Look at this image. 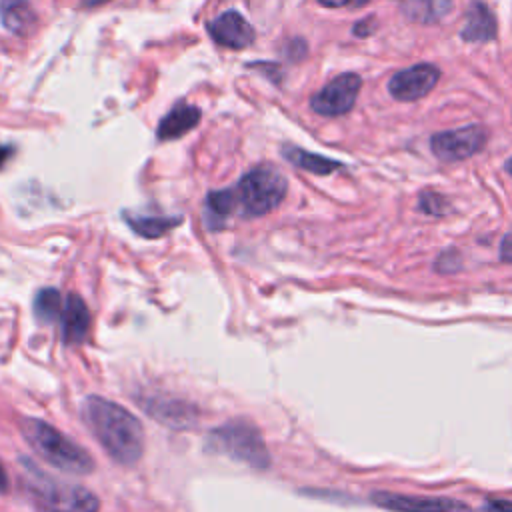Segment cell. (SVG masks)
<instances>
[{
	"mask_svg": "<svg viewBox=\"0 0 512 512\" xmlns=\"http://www.w3.org/2000/svg\"><path fill=\"white\" fill-rule=\"evenodd\" d=\"M2 26L14 36H32L38 28V16L28 0H0Z\"/></svg>",
	"mask_w": 512,
	"mask_h": 512,
	"instance_id": "12",
	"label": "cell"
},
{
	"mask_svg": "<svg viewBox=\"0 0 512 512\" xmlns=\"http://www.w3.org/2000/svg\"><path fill=\"white\" fill-rule=\"evenodd\" d=\"M10 154H12V148H10V146H2V144H0V168L6 164V160L10 158Z\"/></svg>",
	"mask_w": 512,
	"mask_h": 512,
	"instance_id": "26",
	"label": "cell"
},
{
	"mask_svg": "<svg viewBox=\"0 0 512 512\" xmlns=\"http://www.w3.org/2000/svg\"><path fill=\"white\" fill-rule=\"evenodd\" d=\"M284 158L288 162H292L294 166L306 170V172H312V174H318V176H326L334 170H338L342 164L336 162V160H330L326 156H320V154H314V152H308V150H302V148H296V146H286L282 150Z\"/></svg>",
	"mask_w": 512,
	"mask_h": 512,
	"instance_id": "15",
	"label": "cell"
},
{
	"mask_svg": "<svg viewBox=\"0 0 512 512\" xmlns=\"http://www.w3.org/2000/svg\"><path fill=\"white\" fill-rule=\"evenodd\" d=\"M234 192L240 214L256 218L280 206L288 192V182L278 168L270 164H260L240 178Z\"/></svg>",
	"mask_w": 512,
	"mask_h": 512,
	"instance_id": "5",
	"label": "cell"
},
{
	"mask_svg": "<svg viewBox=\"0 0 512 512\" xmlns=\"http://www.w3.org/2000/svg\"><path fill=\"white\" fill-rule=\"evenodd\" d=\"M374 504L392 512H472L468 504L452 498L438 496H410V494H392L376 492L372 496Z\"/></svg>",
	"mask_w": 512,
	"mask_h": 512,
	"instance_id": "9",
	"label": "cell"
},
{
	"mask_svg": "<svg viewBox=\"0 0 512 512\" xmlns=\"http://www.w3.org/2000/svg\"><path fill=\"white\" fill-rule=\"evenodd\" d=\"M504 168H506V172H508V174H512V156L506 160V166H504Z\"/></svg>",
	"mask_w": 512,
	"mask_h": 512,
	"instance_id": "29",
	"label": "cell"
},
{
	"mask_svg": "<svg viewBox=\"0 0 512 512\" xmlns=\"http://www.w3.org/2000/svg\"><path fill=\"white\" fill-rule=\"evenodd\" d=\"M454 6V0H412L406 6V12L412 20L430 24L442 20Z\"/></svg>",
	"mask_w": 512,
	"mask_h": 512,
	"instance_id": "18",
	"label": "cell"
},
{
	"mask_svg": "<svg viewBox=\"0 0 512 512\" xmlns=\"http://www.w3.org/2000/svg\"><path fill=\"white\" fill-rule=\"evenodd\" d=\"M500 258L504 262H512V232L506 234L502 244H500Z\"/></svg>",
	"mask_w": 512,
	"mask_h": 512,
	"instance_id": "24",
	"label": "cell"
},
{
	"mask_svg": "<svg viewBox=\"0 0 512 512\" xmlns=\"http://www.w3.org/2000/svg\"><path fill=\"white\" fill-rule=\"evenodd\" d=\"M6 490H8V476H6V470L0 464V494H4Z\"/></svg>",
	"mask_w": 512,
	"mask_h": 512,
	"instance_id": "27",
	"label": "cell"
},
{
	"mask_svg": "<svg viewBox=\"0 0 512 512\" xmlns=\"http://www.w3.org/2000/svg\"><path fill=\"white\" fill-rule=\"evenodd\" d=\"M440 70L432 64H414L396 72L388 82V92L400 102H412L424 98L438 82Z\"/></svg>",
	"mask_w": 512,
	"mask_h": 512,
	"instance_id": "8",
	"label": "cell"
},
{
	"mask_svg": "<svg viewBox=\"0 0 512 512\" xmlns=\"http://www.w3.org/2000/svg\"><path fill=\"white\" fill-rule=\"evenodd\" d=\"M26 488L42 512H98L96 494L78 484L54 480L26 462Z\"/></svg>",
	"mask_w": 512,
	"mask_h": 512,
	"instance_id": "4",
	"label": "cell"
},
{
	"mask_svg": "<svg viewBox=\"0 0 512 512\" xmlns=\"http://www.w3.org/2000/svg\"><path fill=\"white\" fill-rule=\"evenodd\" d=\"M486 144V130L478 124L464 128L438 132L430 138V150L436 158L444 162H456L474 156Z\"/></svg>",
	"mask_w": 512,
	"mask_h": 512,
	"instance_id": "6",
	"label": "cell"
},
{
	"mask_svg": "<svg viewBox=\"0 0 512 512\" xmlns=\"http://www.w3.org/2000/svg\"><path fill=\"white\" fill-rule=\"evenodd\" d=\"M206 448L216 454H226L254 470L270 466V454L262 434L254 422L246 418H234L224 422L220 428H214L206 438Z\"/></svg>",
	"mask_w": 512,
	"mask_h": 512,
	"instance_id": "3",
	"label": "cell"
},
{
	"mask_svg": "<svg viewBox=\"0 0 512 512\" xmlns=\"http://www.w3.org/2000/svg\"><path fill=\"white\" fill-rule=\"evenodd\" d=\"M322 6L326 8H344V6H352V8H360L364 4H368V0H318Z\"/></svg>",
	"mask_w": 512,
	"mask_h": 512,
	"instance_id": "23",
	"label": "cell"
},
{
	"mask_svg": "<svg viewBox=\"0 0 512 512\" xmlns=\"http://www.w3.org/2000/svg\"><path fill=\"white\" fill-rule=\"evenodd\" d=\"M62 338L66 344H82L90 330V312L78 294H70L64 300L60 314Z\"/></svg>",
	"mask_w": 512,
	"mask_h": 512,
	"instance_id": "11",
	"label": "cell"
},
{
	"mask_svg": "<svg viewBox=\"0 0 512 512\" xmlns=\"http://www.w3.org/2000/svg\"><path fill=\"white\" fill-rule=\"evenodd\" d=\"M484 512H512V500H488L484 506Z\"/></svg>",
	"mask_w": 512,
	"mask_h": 512,
	"instance_id": "22",
	"label": "cell"
},
{
	"mask_svg": "<svg viewBox=\"0 0 512 512\" xmlns=\"http://www.w3.org/2000/svg\"><path fill=\"white\" fill-rule=\"evenodd\" d=\"M372 28H374V18H366V20H362L354 26V34L356 36H368V34H372Z\"/></svg>",
	"mask_w": 512,
	"mask_h": 512,
	"instance_id": "25",
	"label": "cell"
},
{
	"mask_svg": "<svg viewBox=\"0 0 512 512\" xmlns=\"http://www.w3.org/2000/svg\"><path fill=\"white\" fill-rule=\"evenodd\" d=\"M496 28L492 10L482 0H474L466 12L460 36L466 42H490L496 38Z\"/></svg>",
	"mask_w": 512,
	"mask_h": 512,
	"instance_id": "13",
	"label": "cell"
},
{
	"mask_svg": "<svg viewBox=\"0 0 512 512\" xmlns=\"http://www.w3.org/2000/svg\"><path fill=\"white\" fill-rule=\"evenodd\" d=\"M212 40L224 48L242 50L254 42V28L236 10H226L208 24Z\"/></svg>",
	"mask_w": 512,
	"mask_h": 512,
	"instance_id": "10",
	"label": "cell"
},
{
	"mask_svg": "<svg viewBox=\"0 0 512 512\" xmlns=\"http://www.w3.org/2000/svg\"><path fill=\"white\" fill-rule=\"evenodd\" d=\"M128 226L142 238H160L174 226L182 222L180 216H140V214H124Z\"/></svg>",
	"mask_w": 512,
	"mask_h": 512,
	"instance_id": "16",
	"label": "cell"
},
{
	"mask_svg": "<svg viewBox=\"0 0 512 512\" xmlns=\"http://www.w3.org/2000/svg\"><path fill=\"white\" fill-rule=\"evenodd\" d=\"M420 210L426 212V214H432V216H440L448 210V202L442 194L432 192V190H424L420 194Z\"/></svg>",
	"mask_w": 512,
	"mask_h": 512,
	"instance_id": "20",
	"label": "cell"
},
{
	"mask_svg": "<svg viewBox=\"0 0 512 512\" xmlns=\"http://www.w3.org/2000/svg\"><path fill=\"white\" fill-rule=\"evenodd\" d=\"M362 80L354 72H344L330 80L320 92H316L310 100V106L316 114L322 116H342L352 110L356 104V96L360 92Z\"/></svg>",
	"mask_w": 512,
	"mask_h": 512,
	"instance_id": "7",
	"label": "cell"
},
{
	"mask_svg": "<svg viewBox=\"0 0 512 512\" xmlns=\"http://www.w3.org/2000/svg\"><path fill=\"white\" fill-rule=\"evenodd\" d=\"M234 210H238V200H236V192L232 188L214 190L206 196V218L212 228L222 226V222Z\"/></svg>",
	"mask_w": 512,
	"mask_h": 512,
	"instance_id": "17",
	"label": "cell"
},
{
	"mask_svg": "<svg viewBox=\"0 0 512 512\" xmlns=\"http://www.w3.org/2000/svg\"><path fill=\"white\" fill-rule=\"evenodd\" d=\"M200 122V110L192 104L178 102L170 108V112L158 124L160 140H176L190 132Z\"/></svg>",
	"mask_w": 512,
	"mask_h": 512,
	"instance_id": "14",
	"label": "cell"
},
{
	"mask_svg": "<svg viewBox=\"0 0 512 512\" xmlns=\"http://www.w3.org/2000/svg\"><path fill=\"white\" fill-rule=\"evenodd\" d=\"M22 434L32 450L50 466L70 474H90L94 470L92 456L60 430L38 418L22 422Z\"/></svg>",
	"mask_w": 512,
	"mask_h": 512,
	"instance_id": "2",
	"label": "cell"
},
{
	"mask_svg": "<svg viewBox=\"0 0 512 512\" xmlns=\"http://www.w3.org/2000/svg\"><path fill=\"white\" fill-rule=\"evenodd\" d=\"M436 268H438L440 272H456V270L460 268V256H458V252H454V250L444 252V254L436 260Z\"/></svg>",
	"mask_w": 512,
	"mask_h": 512,
	"instance_id": "21",
	"label": "cell"
},
{
	"mask_svg": "<svg viewBox=\"0 0 512 512\" xmlns=\"http://www.w3.org/2000/svg\"><path fill=\"white\" fill-rule=\"evenodd\" d=\"M62 308H64V300H62V296H60V292L56 288H42V290L36 292L34 316L40 322L50 324V322L60 320Z\"/></svg>",
	"mask_w": 512,
	"mask_h": 512,
	"instance_id": "19",
	"label": "cell"
},
{
	"mask_svg": "<svg viewBox=\"0 0 512 512\" xmlns=\"http://www.w3.org/2000/svg\"><path fill=\"white\" fill-rule=\"evenodd\" d=\"M80 414L86 428L114 462L132 466L142 458L144 428L132 412L102 396H88Z\"/></svg>",
	"mask_w": 512,
	"mask_h": 512,
	"instance_id": "1",
	"label": "cell"
},
{
	"mask_svg": "<svg viewBox=\"0 0 512 512\" xmlns=\"http://www.w3.org/2000/svg\"><path fill=\"white\" fill-rule=\"evenodd\" d=\"M104 2H108V0H82L84 6H98V4H104Z\"/></svg>",
	"mask_w": 512,
	"mask_h": 512,
	"instance_id": "28",
	"label": "cell"
}]
</instances>
